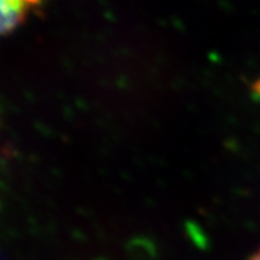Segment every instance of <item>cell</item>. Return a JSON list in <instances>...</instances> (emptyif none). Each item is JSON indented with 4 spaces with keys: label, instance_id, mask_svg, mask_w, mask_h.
Returning <instances> with one entry per match:
<instances>
[{
    "label": "cell",
    "instance_id": "cell-2",
    "mask_svg": "<svg viewBox=\"0 0 260 260\" xmlns=\"http://www.w3.org/2000/svg\"><path fill=\"white\" fill-rule=\"evenodd\" d=\"M250 260H260V251H257V252L255 253Z\"/></svg>",
    "mask_w": 260,
    "mask_h": 260
},
{
    "label": "cell",
    "instance_id": "cell-1",
    "mask_svg": "<svg viewBox=\"0 0 260 260\" xmlns=\"http://www.w3.org/2000/svg\"><path fill=\"white\" fill-rule=\"evenodd\" d=\"M40 0H2V31H12L24 19L27 11Z\"/></svg>",
    "mask_w": 260,
    "mask_h": 260
}]
</instances>
